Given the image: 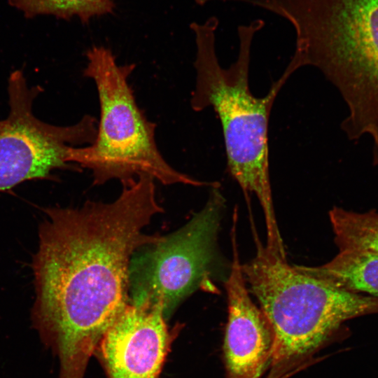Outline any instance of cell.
Here are the masks:
<instances>
[{"label": "cell", "mask_w": 378, "mask_h": 378, "mask_svg": "<svg viewBox=\"0 0 378 378\" xmlns=\"http://www.w3.org/2000/svg\"><path fill=\"white\" fill-rule=\"evenodd\" d=\"M171 341L160 304L130 302L96 351L108 378H158Z\"/></svg>", "instance_id": "8"}, {"label": "cell", "mask_w": 378, "mask_h": 378, "mask_svg": "<svg viewBox=\"0 0 378 378\" xmlns=\"http://www.w3.org/2000/svg\"><path fill=\"white\" fill-rule=\"evenodd\" d=\"M13 8L26 18L49 15L69 20L78 17L83 24L90 19L113 13L115 4L113 0H7Z\"/></svg>", "instance_id": "12"}, {"label": "cell", "mask_w": 378, "mask_h": 378, "mask_svg": "<svg viewBox=\"0 0 378 378\" xmlns=\"http://www.w3.org/2000/svg\"><path fill=\"white\" fill-rule=\"evenodd\" d=\"M309 276L338 288L378 298V255L341 250L330 261L315 267L294 265Z\"/></svg>", "instance_id": "10"}, {"label": "cell", "mask_w": 378, "mask_h": 378, "mask_svg": "<svg viewBox=\"0 0 378 378\" xmlns=\"http://www.w3.org/2000/svg\"><path fill=\"white\" fill-rule=\"evenodd\" d=\"M253 234L255 255L241 270L273 332V368L314 352L344 322L378 314L377 297L342 290L298 270L262 244L255 230Z\"/></svg>", "instance_id": "4"}, {"label": "cell", "mask_w": 378, "mask_h": 378, "mask_svg": "<svg viewBox=\"0 0 378 378\" xmlns=\"http://www.w3.org/2000/svg\"><path fill=\"white\" fill-rule=\"evenodd\" d=\"M339 251L356 250L378 255V212H356L334 206L329 211Z\"/></svg>", "instance_id": "11"}, {"label": "cell", "mask_w": 378, "mask_h": 378, "mask_svg": "<svg viewBox=\"0 0 378 378\" xmlns=\"http://www.w3.org/2000/svg\"><path fill=\"white\" fill-rule=\"evenodd\" d=\"M255 20L237 29L239 52L227 68L220 64L216 52L218 20L212 16L203 24L192 22L196 55L195 85L191 94L193 111L212 107L221 123L229 172L244 194H253L262 206L270 243L281 239L272 202L270 178L268 125L274 100L295 71L288 64L281 76L263 97H255L249 88L252 41L264 27Z\"/></svg>", "instance_id": "3"}, {"label": "cell", "mask_w": 378, "mask_h": 378, "mask_svg": "<svg viewBox=\"0 0 378 378\" xmlns=\"http://www.w3.org/2000/svg\"><path fill=\"white\" fill-rule=\"evenodd\" d=\"M288 21L295 32L290 61L318 69L348 108L342 129L370 136L378 156V0H248Z\"/></svg>", "instance_id": "2"}, {"label": "cell", "mask_w": 378, "mask_h": 378, "mask_svg": "<svg viewBox=\"0 0 378 378\" xmlns=\"http://www.w3.org/2000/svg\"><path fill=\"white\" fill-rule=\"evenodd\" d=\"M236 225L232 227V260L225 282L227 321L223 352L227 378H260L271 363L274 335L267 318L252 301L240 263Z\"/></svg>", "instance_id": "9"}, {"label": "cell", "mask_w": 378, "mask_h": 378, "mask_svg": "<svg viewBox=\"0 0 378 378\" xmlns=\"http://www.w3.org/2000/svg\"><path fill=\"white\" fill-rule=\"evenodd\" d=\"M155 181L142 175L122 183L113 202L50 207L33 260L34 328L59 361V378H83L108 328L130 303L131 259L160 236L146 227L162 212Z\"/></svg>", "instance_id": "1"}, {"label": "cell", "mask_w": 378, "mask_h": 378, "mask_svg": "<svg viewBox=\"0 0 378 378\" xmlns=\"http://www.w3.org/2000/svg\"><path fill=\"white\" fill-rule=\"evenodd\" d=\"M224 202L213 186L204 206L185 225L134 253L128 274L131 304H160L167 319L195 290L213 289Z\"/></svg>", "instance_id": "6"}, {"label": "cell", "mask_w": 378, "mask_h": 378, "mask_svg": "<svg viewBox=\"0 0 378 378\" xmlns=\"http://www.w3.org/2000/svg\"><path fill=\"white\" fill-rule=\"evenodd\" d=\"M39 92L38 87L29 88L20 70L10 75L9 113L0 120V191L28 180L49 178L55 169L76 168L74 148L94 140L97 120L90 115L69 126L37 118L32 104Z\"/></svg>", "instance_id": "7"}, {"label": "cell", "mask_w": 378, "mask_h": 378, "mask_svg": "<svg viewBox=\"0 0 378 378\" xmlns=\"http://www.w3.org/2000/svg\"><path fill=\"white\" fill-rule=\"evenodd\" d=\"M85 56L83 75L95 84L99 120L93 142L74 148L73 163L91 171L95 185L113 179L122 184L142 175L164 185H208L175 169L160 152L156 125L139 106L129 83L135 65L118 64L104 46L90 48Z\"/></svg>", "instance_id": "5"}]
</instances>
